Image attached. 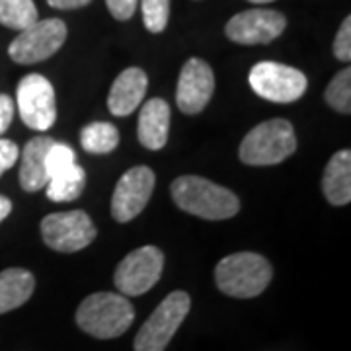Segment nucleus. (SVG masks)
<instances>
[{
  "label": "nucleus",
  "mask_w": 351,
  "mask_h": 351,
  "mask_svg": "<svg viewBox=\"0 0 351 351\" xmlns=\"http://www.w3.org/2000/svg\"><path fill=\"white\" fill-rule=\"evenodd\" d=\"M43 242L57 252H78L96 239V228L86 211L51 213L41 221Z\"/></svg>",
  "instance_id": "10"
},
{
  "label": "nucleus",
  "mask_w": 351,
  "mask_h": 351,
  "mask_svg": "<svg viewBox=\"0 0 351 351\" xmlns=\"http://www.w3.org/2000/svg\"><path fill=\"white\" fill-rule=\"evenodd\" d=\"M297 151V135L287 119H269L252 129L240 143V160L248 166H274Z\"/></svg>",
  "instance_id": "4"
},
{
  "label": "nucleus",
  "mask_w": 351,
  "mask_h": 351,
  "mask_svg": "<svg viewBox=\"0 0 351 351\" xmlns=\"http://www.w3.org/2000/svg\"><path fill=\"white\" fill-rule=\"evenodd\" d=\"M80 145L90 154H108L119 145V131L106 121H92L80 131Z\"/></svg>",
  "instance_id": "20"
},
{
  "label": "nucleus",
  "mask_w": 351,
  "mask_h": 351,
  "mask_svg": "<svg viewBox=\"0 0 351 351\" xmlns=\"http://www.w3.org/2000/svg\"><path fill=\"white\" fill-rule=\"evenodd\" d=\"M215 92V75L213 69L203 59H188L182 66L178 90H176V101L178 108L188 115L203 112Z\"/></svg>",
  "instance_id": "13"
},
{
  "label": "nucleus",
  "mask_w": 351,
  "mask_h": 351,
  "mask_svg": "<svg viewBox=\"0 0 351 351\" xmlns=\"http://www.w3.org/2000/svg\"><path fill=\"white\" fill-rule=\"evenodd\" d=\"M248 82L260 98L276 104L297 101L302 98L308 86V80L301 71L274 61L254 64L248 75Z\"/></svg>",
  "instance_id": "6"
},
{
  "label": "nucleus",
  "mask_w": 351,
  "mask_h": 351,
  "mask_svg": "<svg viewBox=\"0 0 351 351\" xmlns=\"http://www.w3.org/2000/svg\"><path fill=\"white\" fill-rule=\"evenodd\" d=\"M90 2L92 0H47V4L57 10H76V8L88 6Z\"/></svg>",
  "instance_id": "29"
},
{
  "label": "nucleus",
  "mask_w": 351,
  "mask_h": 351,
  "mask_svg": "<svg viewBox=\"0 0 351 351\" xmlns=\"http://www.w3.org/2000/svg\"><path fill=\"white\" fill-rule=\"evenodd\" d=\"M334 55L338 61L350 63L351 59V18L348 16L339 25L336 39H334Z\"/></svg>",
  "instance_id": "25"
},
{
  "label": "nucleus",
  "mask_w": 351,
  "mask_h": 351,
  "mask_svg": "<svg viewBox=\"0 0 351 351\" xmlns=\"http://www.w3.org/2000/svg\"><path fill=\"white\" fill-rule=\"evenodd\" d=\"M322 191L332 205H348L351 201V152L348 149L338 151L322 176Z\"/></svg>",
  "instance_id": "17"
},
{
  "label": "nucleus",
  "mask_w": 351,
  "mask_h": 351,
  "mask_svg": "<svg viewBox=\"0 0 351 351\" xmlns=\"http://www.w3.org/2000/svg\"><path fill=\"white\" fill-rule=\"evenodd\" d=\"M147 86H149V78L143 69L131 66L119 73L108 96L110 112L117 117H125L135 112L147 94Z\"/></svg>",
  "instance_id": "14"
},
{
  "label": "nucleus",
  "mask_w": 351,
  "mask_h": 351,
  "mask_svg": "<svg viewBox=\"0 0 351 351\" xmlns=\"http://www.w3.org/2000/svg\"><path fill=\"white\" fill-rule=\"evenodd\" d=\"M170 129V108L162 98H152L143 108L138 115L137 135L138 143L149 151H160L168 143Z\"/></svg>",
  "instance_id": "15"
},
{
  "label": "nucleus",
  "mask_w": 351,
  "mask_h": 351,
  "mask_svg": "<svg viewBox=\"0 0 351 351\" xmlns=\"http://www.w3.org/2000/svg\"><path fill=\"white\" fill-rule=\"evenodd\" d=\"M55 143L51 137L32 138L24 147L22 152V164H20V186L25 191H39L47 186L49 176L45 170V156L49 147Z\"/></svg>",
  "instance_id": "16"
},
{
  "label": "nucleus",
  "mask_w": 351,
  "mask_h": 351,
  "mask_svg": "<svg viewBox=\"0 0 351 351\" xmlns=\"http://www.w3.org/2000/svg\"><path fill=\"white\" fill-rule=\"evenodd\" d=\"M86 186V172L73 164L71 168L63 170L61 174L53 176L47 182V197L55 203H66V201H75L82 195Z\"/></svg>",
  "instance_id": "19"
},
{
  "label": "nucleus",
  "mask_w": 351,
  "mask_h": 351,
  "mask_svg": "<svg viewBox=\"0 0 351 351\" xmlns=\"http://www.w3.org/2000/svg\"><path fill=\"white\" fill-rule=\"evenodd\" d=\"M135 320V308L123 295L94 293L80 302L76 324L82 332L98 339L123 336Z\"/></svg>",
  "instance_id": "2"
},
{
  "label": "nucleus",
  "mask_w": 351,
  "mask_h": 351,
  "mask_svg": "<svg viewBox=\"0 0 351 351\" xmlns=\"http://www.w3.org/2000/svg\"><path fill=\"white\" fill-rule=\"evenodd\" d=\"M172 199L189 215L207 221H225L239 213V197L211 180L201 176H180L172 184Z\"/></svg>",
  "instance_id": "1"
},
{
  "label": "nucleus",
  "mask_w": 351,
  "mask_h": 351,
  "mask_svg": "<svg viewBox=\"0 0 351 351\" xmlns=\"http://www.w3.org/2000/svg\"><path fill=\"white\" fill-rule=\"evenodd\" d=\"M14 117V100L8 94H0V135L8 131Z\"/></svg>",
  "instance_id": "28"
},
{
  "label": "nucleus",
  "mask_w": 351,
  "mask_h": 351,
  "mask_svg": "<svg viewBox=\"0 0 351 351\" xmlns=\"http://www.w3.org/2000/svg\"><path fill=\"white\" fill-rule=\"evenodd\" d=\"M137 2L138 0H106V6L115 20L125 22L133 18V14L137 10Z\"/></svg>",
  "instance_id": "26"
},
{
  "label": "nucleus",
  "mask_w": 351,
  "mask_h": 351,
  "mask_svg": "<svg viewBox=\"0 0 351 351\" xmlns=\"http://www.w3.org/2000/svg\"><path fill=\"white\" fill-rule=\"evenodd\" d=\"M18 156H20V151H18L16 143L8 141V138H0V176L12 168Z\"/></svg>",
  "instance_id": "27"
},
{
  "label": "nucleus",
  "mask_w": 351,
  "mask_h": 351,
  "mask_svg": "<svg viewBox=\"0 0 351 351\" xmlns=\"http://www.w3.org/2000/svg\"><path fill=\"white\" fill-rule=\"evenodd\" d=\"M10 211H12V201L4 197V195H0V223L10 215Z\"/></svg>",
  "instance_id": "30"
},
{
  "label": "nucleus",
  "mask_w": 351,
  "mask_h": 351,
  "mask_svg": "<svg viewBox=\"0 0 351 351\" xmlns=\"http://www.w3.org/2000/svg\"><path fill=\"white\" fill-rule=\"evenodd\" d=\"M36 277L24 267H8L0 274V314L22 306L32 299Z\"/></svg>",
  "instance_id": "18"
},
{
  "label": "nucleus",
  "mask_w": 351,
  "mask_h": 351,
  "mask_svg": "<svg viewBox=\"0 0 351 351\" xmlns=\"http://www.w3.org/2000/svg\"><path fill=\"white\" fill-rule=\"evenodd\" d=\"M191 299L186 291H174L164 299L149 320L141 326L135 338V351H164L178 328L186 320Z\"/></svg>",
  "instance_id": "5"
},
{
  "label": "nucleus",
  "mask_w": 351,
  "mask_h": 351,
  "mask_svg": "<svg viewBox=\"0 0 351 351\" xmlns=\"http://www.w3.org/2000/svg\"><path fill=\"white\" fill-rule=\"evenodd\" d=\"M271 277V263L254 252L230 254L215 267L217 287L234 299H254L262 295L269 285Z\"/></svg>",
  "instance_id": "3"
},
{
  "label": "nucleus",
  "mask_w": 351,
  "mask_h": 351,
  "mask_svg": "<svg viewBox=\"0 0 351 351\" xmlns=\"http://www.w3.org/2000/svg\"><path fill=\"white\" fill-rule=\"evenodd\" d=\"M75 164V151L69 147V145H63V143H53L47 151V156H45V170H47V176L53 178V176L61 174L63 170L71 168Z\"/></svg>",
  "instance_id": "24"
},
{
  "label": "nucleus",
  "mask_w": 351,
  "mask_h": 351,
  "mask_svg": "<svg viewBox=\"0 0 351 351\" xmlns=\"http://www.w3.org/2000/svg\"><path fill=\"white\" fill-rule=\"evenodd\" d=\"M143 22L151 34H162L170 18V0H141Z\"/></svg>",
  "instance_id": "23"
},
{
  "label": "nucleus",
  "mask_w": 351,
  "mask_h": 351,
  "mask_svg": "<svg viewBox=\"0 0 351 351\" xmlns=\"http://www.w3.org/2000/svg\"><path fill=\"white\" fill-rule=\"evenodd\" d=\"M66 39V24L59 18L38 20L27 29L20 32L8 47L14 63L36 64L53 57L63 47Z\"/></svg>",
  "instance_id": "7"
},
{
  "label": "nucleus",
  "mask_w": 351,
  "mask_h": 351,
  "mask_svg": "<svg viewBox=\"0 0 351 351\" xmlns=\"http://www.w3.org/2000/svg\"><path fill=\"white\" fill-rule=\"evenodd\" d=\"M326 101L336 112L350 115L351 113V69H343L332 78L324 92Z\"/></svg>",
  "instance_id": "22"
},
{
  "label": "nucleus",
  "mask_w": 351,
  "mask_h": 351,
  "mask_svg": "<svg viewBox=\"0 0 351 351\" xmlns=\"http://www.w3.org/2000/svg\"><path fill=\"white\" fill-rule=\"evenodd\" d=\"M287 27L285 16L277 10L254 8L234 14L225 27L226 38L240 45H263L271 43Z\"/></svg>",
  "instance_id": "11"
},
{
  "label": "nucleus",
  "mask_w": 351,
  "mask_h": 351,
  "mask_svg": "<svg viewBox=\"0 0 351 351\" xmlns=\"http://www.w3.org/2000/svg\"><path fill=\"white\" fill-rule=\"evenodd\" d=\"M164 254L156 246L137 248L119 262L115 269V287L123 297H138L151 291L162 276Z\"/></svg>",
  "instance_id": "8"
},
{
  "label": "nucleus",
  "mask_w": 351,
  "mask_h": 351,
  "mask_svg": "<svg viewBox=\"0 0 351 351\" xmlns=\"http://www.w3.org/2000/svg\"><path fill=\"white\" fill-rule=\"evenodd\" d=\"M18 112L25 125L47 131L57 121V98L53 84L43 75H25L16 90Z\"/></svg>",
  "instance_id": "9"
},
{
  "label": "nucleus",
  "mask_w": 351,
  "mask_h": 351,
  "mask_svg": "<svg viewBox=\"0 0 351 351\" xmlns=\"http://www.w3.org/2000/svg\"><path fill=\"white\" fill-rule=\"evenodd\" d=\"M248 2H254V4H267V2H274V0H248Z\"/></svg>",
  "instance_id": "31"
},
{
  "label": "nucleus",
  "mask_w": 351,
  "mask_h": 351,
  "mask_svg": "<svg viewBox=\"0 0 351 351\" xmlns=\"http://www.w3.org/2000/svg\"><path fill=\"white\" fill-rule=\"evenodd\" d=\"M39 20L34 0H0V24L24 32Z\"/></svg>",
  "instance_id": "21"
},
{
  "label": "nucleus",
  "mask_w": 351,
  "mask_h": 351,
  "mask_svg": "<svg viewBox=\"0 0 351 351\" xmlns=\"http://www.w3.org/2000/svg\"><path fill=\"white\" fill-rule=\"evenodd\" d=\"M154 189V172L149 166H135L119 178L113 189L112 215L117 223H129L151 199Z\"/></svg>",
  "instance_id": "12"
}]
</instances>
